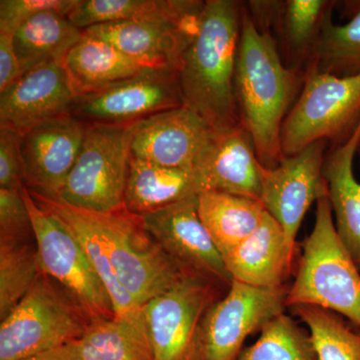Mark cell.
<instances>
[{
    "label": "cell",
    "mask_w": 360,
    "mask_h": 360,
    "mask_svg": "<svg viewBox=\"0 0 360 360\" xmlns=\"http://www.w3.org/2000/svg\"><path fill=\"white\" fill-rule=\"evenodd\" d=\"M243 4L206 0L195 37L177 71L182 103L210 124L215 134L240 127L236 97Z\"/></svg>",
    "instance_id": "1"
},
{
    "label": "cell",
    "mask_w": 360,
    "mask_h": 360,
    "mask_svg": "<svg viewBox=\"0 0 360 360\" xmlns=\"http://www.w3.org/2000/svg\"><path fill=\"white\" fill-rule=\"evenodd\" d=\"M298 72L286 68L271 33L258 30L243 4L236 103L241 125L250 132L258 158L267 169L284 158L281 129L302 80Z\"/></svg>",
    "instance_id": "2"
},
{
    "label": "cell",
    "mask_w": 360,
    "mask_h": 360,
    "mask_svg": "<svg viewBox=\"0 0 360 360\" xmlns=\"http://www.w3.org/2000/svg\"><path fill=\"white\" fill-rule=\"evenodd\" d=\"M314 229L303 243L286 307L314 305L345 317L360 328V272L336 231L328 193L316 201Z\"/></svg>",
    "instance_id": "3"
},
{
    "label": "cell",
    "mask_w": 360,
    "mask_h": 360,
    "mask_svg": "<svg viewBox=\"0 0 360 360\" xmlns=\"http://www.w3.org/2000/svg\"><path fill=\"white\" fill-rule=\"evenodd\" d=\"M32 219L40 270L63 286L89 321L115 319L108 291L79 239L70 226L21 189Z\"/></svg>",
    "instance_id": "4"
},
{
    "label": "cell",
    "mask_w": 360,
    "mask_h": 360,
    "mask_svg": "<svg viewBox=\"0 0 360 360\" xmlns=\"http://www.w3.org/2000/svg\"><path fill=\"white\" fill-rule=\"evenodd\" d=\"M89 319L51 277L40 274L0 326V360H23L78 340Z\"/></svg>",
    "instance_id": "5"
},
{
    "label": "cell",
    "mask_w": 360,
    "mask_h": 360,
    "mask_svg": "<svg viewBox=\"0 0 360 360\" xmlns=\"http://www.w3.org/2000/svg\"><path fill=\"white\" fill-rule=\"evenodd\" d=\"M360 120V73L338 77L309 65L281 129L284 158L319 141L350 136Z\"/></svg>",
    "instance_id": "6"
},
{
    "label": "cell",
    "mask_w": 360,
    "mask_h": 360,
    "mask_svg": "<svg viewBox=\"0 0 360 360\" xmlns=\"http://www.w3.org/2000/svg\"><path fill=\"white\" fill-rule=\"evenodd\" d=\"M134 123L87 125L75 167L56 200L97 213L124 206Z\"/></svg>",
    "instance_id": "7"
},
{
    "label": "cell",
    "mask_w": 360,
    "mask_h": 360,
    "mask_svg": "<svg viewBox=\"0 0 360 360\" xmlns=\"http://www.w3.org/2000/svg\"><path fill=\"white\" fill-rule=\"evenodd\" d=\"M94 215L116 274L141 307L193 274L177 264L151 238L139 215L125 207Z\"/></svg>",
    "instance_id": "8"
},
{
    "label": "cell",
    "mask_w": 360,
    "mask_h": 360,
    "mask_svg": "<svg viewBox=\"0 0 360 360\" xmlns=\"http://www.w3.org/2000/svg\"><path fill=\"white\" fill-rule=\"evenodd\" d=\"M288 288H259L233 281L227 295L206 310L196 340L195 360H236L248 336L286 307Z\"/></svg>",
    "instance_id": "9"
},
{
    "label": "cell",
    "mask_w": 360,
    "mask_h": 360,
    "mask_svg": "<svg viewBox=\"0 0 360 360\" xmlns=\"http://www.w3.org/2000/svg\"><path fill=\"white\" fill-rule=\"evenodd\" d=\"M182 105L177 71L146 68L134 77L78 96L71 115L87 125H127Z\"/></svg>",
    "instance_id": "10"
},
{
    "label": "cell",
    "mask_w": 360,
    "mask_h": 360,
    "mask_svg": "<svg viewBox=\"0 0 360 360\" xmlns=\"http://www.w3.org/2000/svg\"><path fill=\"white\" fill-rule=\"evenodd\" d=\"M207 279L187 274L142 307L153 360H195L198 330L212 297Z\"/></svg>",
    "instance_id": "11"
},
{
    "label": "cell",
    "mask_w": 360,
    "mask_h": 360,
    "mask_svg": "<svg viewBox=\"0 0 360 360\" xmlns=\"http://www.w3.org/2000/svg\"><path fill=\"white\" fill-rule=\"evenodd\" d=\"M139 217L151 238L182 269L231 286L224 258L198 214V194Z\"/></svg>",
    "instance_id": "12"
},
{
    "label": "cell",
    "mask_w": 360,
    "mask_h": 360,
    "mask_svg": "<svg viewBox=\"0 0 360 360\" xmlns=\"http://www.w3.org/2000/svg\"><path fill=\"white\" fill-rule=\"evenodd\" d=\"M326 141L310 144L276 167L265 170L260 201L283 227L291 245L314 201L328 193L322 174Z\"/></svg>",
    "instance_id": "13"
},
{
    "label": "cell",
    "mask_w": 360,
    "mask_h": 360,
    "mask_svg": "<svg viewBox=\"0 0 360 360\" xmlns=\"http://www.w3.org/2000/svg\"><path fill=\"white\" fill-rule=\"evenodd\" d=\"M214 135L201 116L182 105L135 122L130 155L193 172Z\"/></svg>",
    "instance_id": "14"
},
{
    "label": "cell",
    "mask_w": 360,
    "mask_h": 360,
    "mask_svg": "<svg viewBox=\"0 0 360 360\" xmlns=\"http://www.w3.org/2000/svg\"><path fill=\"white\" fill-rule=\"evenodd\" d=\"M87 124L72 115L54 118L22 135L25 186L35 195L58 198L77 162Z\"/></svg>",
    "instance_id": "15"
},
{
    "label": "cell",
    "mask_w": 360,
    "mask_h": 360,
    "mask_svg": "<svg viewBox=\"0 0 360 360\" xmlns=\"http://www.w3.org/2000/svg\"><path fill=\"white\" fill-rule=\"evenodd\" d=\"M75 99L61 63L40 65L0 92V125L25 135L41 123L71 115Z\"/></svg>",
    "instance_id": "16"
},
{
    "label": "cell",
    "mask_w": 360,
    "mask_h": 360,
    "mask_svg": "<svg viewBox=\"0 0 360 360\" xmlns=\"http://www.w3.org/2000/svg\"><path fill=\"white\" fill-rule=\"evenodd\" d=\"M200 18L201 15L184 22L104 23L85 28L82 34L112 45L146 68L179 71L182 56L198 32Z\"/></svg>",
    "instance_id": "17"
},
{
    "label": "cell",
    "mask_w": 360,
    "mask_h": 360,
    "mask_svg": "<svg viewBox=\"0 0 360 360\" xmlns=\"http://www.w3.org/2000/svg\"><path fill=\"white\" fill-rule=\"evenodd\" d=\"M266 168L243 127L215 134L193 170L198 191H221L260 200Z\"/></svg>",
    "instance_id": "18"
},
{
    "label": "cell",
    "mask_w": 360,
    "mask_h": 360,
    "mask_svg": "<svg viewBox=\"0 0 360 360\" xmlns=\"http://www.w3.org/2000/svg\"><path fill=\"white\" fill-rule=\"evenodd\" d=\"M295 250L281 225L266 212L255 231L224 260L232 281L279 288L290 276Z\"/></svg>",
    "instance_id": "19"
},
{
    "label": "cell",
    "mask_w": 360,
    "mask_h": 360,
    "mask_svg": "<svg viewBox=\"0 0 360 360\" xmlns=\"http://www.w3.org/2000/svg\"><path fill=\"white\" fill-rule=\"evenodd\" d=\"M32 195L40 206L65 221L79 239L97 276L110 295L115 319L127 322L148 338L142 307L122 285L116 274L94 212L75 207L60 200H49L33 193Z\"/></svg>",
    "instance_id": "20"
},
{
    "label": "cell",
    "mask_w": 360,
    "mask_h": 360,
    "mask_svg": "<svg viewBox=\"0 0 360 360\" xmlns=\"http://www.w3.org/2000/svg\"><path fill=\"white\" fill-rule=\"evenodd\" d=\"M359 146L360 120L350 136L326 156L322 169L336 231L356 264H360V184L354 161Z\"/></svg>",
    "instance_id": "21"
},
{
    "label": "cell",
    "mask_w": 360,
    "mask_h": 360,
    "mask_svg": "<svg viewBox=\"0 0 360 360\" xmlns=\"http://www.w3.org/2000/svg\"><path fill=\"white\" fill-rule=\"evenodd\" d=\"M200 0H77L68 18L79 30L122 21L184 22L202 13Z\"/></svg>",
    "instance_id": "22"
},
{
    "label": "cell",
    "mask_w": 360,
    "mask_h": 360,
    "mask_svg": "<svg viewBox=\"0 0 360 360\" xmlns=\"http://www.w3.org/2000/svg\"><path fill=\"white\" fill-rule=\"evenodd\" d=\"M77 98L146 70L112 45L82 34L63 63Z\"/></svg>",
    "instance_id": "23"
},
{
    "label": "cell",
    "mask_w": 360,
    "mask_h": 360,
    "mask_svg": "<svg viewBox=\"0 0 360 360\" xmlns=\"http://www.w3.org/2000/svg\"><path fill=\"white\" fill-rule=\"evenodd\" d=\"M198 193L193 172L161 167L130 155L124 206L132 214L155 212Z\"/></svg>",
    "instance_id": "24"
},
{
    "label": "cell",
    "mask_w": 360,
    "mask_h": 360,
    "mask_svg": "<svg viewBox=\"0 0 360 360\" xmlns=\"http://www.w3.org/2000/svg\"><path fill=\"white\" fill-rule=\"evenodd\" d=\"M198 208L222 258L250 238L266 213L260 200L213 191L198 194Z\"/></svg>",
    "instance_id": "25"
},
{
    "label": "cell",
    "mask_w": 360,
    "mask_h": 360,
    "mask_svg": "<svg viewBox=\"0 0 360 360\" xmlns=\"http://www.w3.org/2000/svg\"><path fill=\"white\" fill-rule=\"evenodd\" d=\"M82 37V30L71 22L68 14L49 11L33 16L13 34L21 72L25 75L46 63L63 65Z\"/></svg>",
    "instance_id": "26"
},
{
    "label": "cell",
    "mask_w": 360,
    "mask_h": 360,
    "mask_svg": "<svg viewBox=\"0 0 360 360\" xmlns=\"http://www.w3.org/2000/svg\"><path fill=\"white\" fill-rule=\"evenodd\" d=\"M70 347L75 360H153L148 338L115 317L89 322Z\"/></svg>",
    "instance_id": "27"
},
{
    "label": "cell",
    "mask_w": 360,
    "mask_h": 360,
    "mask_svg": "<svg viewBox=\"0 0 360 360\" xmlns=\"http://www.w3.org/2000/svg\"><path fill=\"white\" fill-rule=\"evenodd\" d=\"M335 4L328 0L284 1L278 27L295 65H300L304 58L311 60L323 26L333 16Z\"/></svg>",
    "instance_id": "28"
},
{
    "label": "cell",
    "mask_w": 360,
    "mask_h": 360,
    "mask_svg": "<svg viewBox=\"0 0 360 360\" xmlns=\"http://www.w3.org/2000/svg\"><path fill=\"white\" fill-rule=\"evenodd\" d=\"M355 4L345 25H336L333 16L328 18L309 65L338 77L360 73V2Z\"/></svg>",
    "instance_id": "29"
},
{
    "label": "cell",
    "mask_w": 360,
    "mask_h": 360,
    "mask_svg": "<svg viewBox=\"0 0 360 360\" xmlns=\"http://www.w3.org/2000/svg\"><path fill=\"white\" fill-rule=\"evenodd\" d=\"M236 360L321 359L310 333L283 312L267 322L258 340Z\"/></svg>",
    "instance_id": "30"
},
{
    "label": "cell",
    "mask_w": 360,
    "mask_h": 360,
    "mask_svg": "<svg viewBox=\"0 0 360 360\" xmlns=\"http://www.w3.org/2000/svg\"><path fill=\"white\" fill-rule=\"evenodd\" d=\"M290 309L309 328L319 359L360 360V331L341 315L314 305Z\"/></svg>",
    "instance_id": "31"
},
{
    "label": "cell",
    "mask_w": 360,
    "mask_h": 360,
    "mask_svg": "<svg viewBox=\"0 0 360 360\" xmlns=\"http://www.w3.org/2000/svg\"><path fill=\"white\" fill-rule=\"evenodd\" d=\"M41 274L37 248L18 241L0 243V319L11 314Z\"/></svg>",
    "instance_id": "32"
},
{
    "label": "cell",
    "mask_w": 360,
    "mask_h": 360,
    "mask_svg": "<svg viewBox=\"0 0 360 360\" xmlns=\"http://www.w3.org/2000/svg\"><path fill=\"white\" fill-rule=\"evenodd\" d=\"M77 0H1L0 1V32L13 35L33 16L54 11L68 14Z\"/></svg>",
    "instance_id": "33"
},
{
    "label": "cell",
    "mask_w": 360,
    "mask_h": 360,
    "mask_svg": "<svg viewBox=\"0 0 360 360\" xmlns=\"http://www.w3.org/2000/svg\"><path fill=\"white\" fill-rule=\"evenodd\" d=\"M23 187L22 135L0 125V188L20 191Z\"/></svg>",
    "instance_id": "34"
},
{
    "label": "cell",
    "mask_w": 360,
    "mask_h": 360,
    "mask_svg": "<svg viewBox=\"0 0 360 360\" xmlns=\"http://www.w3.org/2000/svg\"><path fill=\"white\" fill-rule=\"evenodd\" d=\"M30 231L32 219L21 191L0 188V243L23 240Z\"/></svg>",
    "instance_id": "35"
},
{
    "label": "cell",
    "mask_w": 360,
    "mask_h": 360,
    "mask_svg": "<svg viewBox=\"0 0 360 360\" xmlns=\"http://www.w3.org/2000/svg\"><path fill=\"white\" fill-rule=\"evenodd\" d=\"M21 75L13 35L0 32V92L11 87Z\"/></svg>",
    "instance_id": "36"
},
{
    "label": "cell",
    "mask_w": 360,
    "mask_h": 360,
    "mask_svg": "<svg viewBox=\"0 0 360 360\" xmlns=\"http://www.w3.org/2000/svg\"><path fill=\"white\" fill-rule=\"evenodd\" d=\"M246 6L258 30L269 32L272 26H279L284 1H250Z\"/></svg>",
    "instance_id": "37"
},
{
    "label": "cell",
    "mask_w": 360,
    "mask_h": 360,
    "mask_svg": "<svg viewBox=\"0 0 360 360\" xmlns=\"http://www.w3.org/2000/svg\"><path fill=\"white\" fill-rule=\"evenodd\" d=\"M23 360H75L70 343Z\"/></svg>",
    "instance_id": "38"
},
{
    "label": "cell",
    "mask_w": 360,
    "mask_h": 360,
    "mask_svg": "<svg viewBox=\"0 0 360 360\" xmlns=\"http://www.w3.org/2000/svg\"><path fill=\"white\" fill-rule=\"evenodd\" d=\"M357 153H359V156H360V146H359V151H357Z\"/></svg>",
    "instance_id": "39"
}]
</instances>
